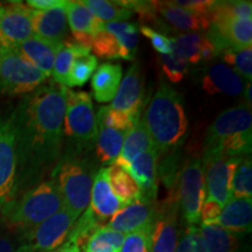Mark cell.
I'll list each match as a JSON object with an SVG mask.
<instances>
[{
	"instance_id": "603a6c76",
	"label": "cell",
	"mask_w": 252,
	"mask_h": 252,
	"mask_svg": "<svg viewBox=\"0 0 252 252\" xmlns=\"http://www.w3.org/2000/svg\"><path fill=\"white\" fill-rule=\"evenodd\" d=\"M173 52L188 63L209 62L217 55L213 43L200 33H185L172 37Z\"/></svg>"
},
{
	"instance_id": "5b68a950",
	"label": "cell",
	"mask_w": 252,
	"mask_h": 252,
	"mask_svg": "<svg viewBox=\"0 0 252 252\" xmlns=\"http://www.w3.org/2000/svg\"><path fill=\"white\" fill-rule=\"evenodd\" d=\"M68 153L53 169V181L58 186L63 208L78 219L89 207L93 179L89 165L78 156Z\"/></svg>"
},
{
	"instance_id": "c3c4849f",
	"label": "cell",
	"mask_w": 252,
	"mask_h": 252,
	"mask_svg": "<svg viewBox=\"0 0 252 252\" xmlns=\"http://www.w3.org/2000/svg\"><path fill=\"white\" fill-rule=\"evenodd\" d=\"M251 91H252V87H251V82L247 83V86L244 88L243 91V96H244V100H245V105L250 106L251 108V104H252V97H251Z\"/></svg>"
},
{
	"instance_id": "7dc6e473",
	"label": "cell",
	"mask_w": 252,
	"mask_h": 252,
	"mask_svg": "<svg viewBox=\"0 0 252 252\" xmlns=\"http://www.w3.org/2000/svg\"><path fill=\"white\" fill-rule=\"evenodd\" d=\"M0 252H15L13 244L7 237L0 236Z\"/></svg>"
},
{
	"instance_id": "f6af8a7d",
	"label": "cell",
	"mask_w": 252,
	"mask_h": 252,
	"mask_svg": "<svg viewBox=\"0 0 252 252\" xmlns=\"http://www.w3.org/2000/svg\"><path fill=\"white\" fill-rule=\"evenodd\" d=\"M222 208L219 203L215 201L206 200L201 207L200 213V220H202L203 223L206 224H212V223H216L217 220L222 213Z\"/></svg>"
},
{
	"instance_id": "7402d4cb",
	"label": "cell",
	"mask_w": 252,
	"mask_h": 252,
	"mask_svg": "<svg viewBox=\"0 0 252 252\" xmlns=\"http://www.w3.org/2000/svg\"><path fill=\"white\" fill-rule=\"evenodd\" d=\"M123 207V203L113 194L106 176V168H100L96 172L93 179L91 188L90 209L94 215L105 222L112 217Z\"/></svg>"
},
{
	"instance_id": "8992f818",
	"label": "cell",
	"mask_w": 252,
	"mask_h": 252,
	"mask_svg": "<svg viewBox=\"0 0 252 252\" xmlns=\"http://www.w3.org/2000/svg\"><path fill=\"white\" fill-rule=\"evenodd\" d=\"M65 137L75 144L74 152L91 149L97 138V119L91 96L87 91L68 89L64 121Z\"/></svg>"
},
{
	"instance_id": "44dd1931",
	"label": "cell",
	"mask_w": 252,
	"mask_h": 252,
	"mask_svg": "<svg viewBox=\"0 0 252 252\" xmlns=\"http://www.w3.org/2000/svg\"><path fill=\"white\" fill-rule=\"evenodd\" d=\"M65 4H67V0H65ZM65 4L46 9V11L34 9L32 24H33V31L36 36L52 41V42L63 43L68 33Z\"/></svg>"
},
{
	"instance_id": "d6a6232c",
	"label": "cell",
	"mask_w": 252,
	"mask_h": 252,
	"mask_svg": "<svg viewBox=\"0 0 252 252\" xmlns=\"http://www.w3.org/2000/svg\"><path fill=\"white\" fill-rule=\"evenodd\" d=\"M252 18V4L247 0H235V1H215L209 13V21L231 20V19Z\"/></svg>"
},
{
	"instance_id": "816d5d0a",
	"label": "cell",
	"mask_w": 252,
	"mask_h": 252,
	"mask_svg": "<svg viewBox=\"0 0 252 252\" xmlns=\"http://www.w3.org/2000/svg\"><path fill=\"white\" fill-rule=\"evenodd\" d=\"M0 49H1V45H0Z\"/></svg>"
},
{
	"instance_id": "9a60e30c",
	"label": "cell",
	"mask_w": 252,
	"mask_h": 252,
	"mask_svg": "<svg viewBox=\"0 0 252 252\" xmlns=\"http://www.w3.org/2000/svg\"><path fill=\"white\" fill-rule=\"evenodd\" d=\"M159 203L140 197L123 206L110 220L106 226L123 235H128L153 224Z\"/></svg>"
},
{
	"instance_id": "e575fe53",
	"label": "cell",
	"mask_w": 252,
	"mask_h": 252,
	"mask_svg": "<svg viewBox=\"0 0 252 252\" xmlns=\"http://www.w3.org/2000/svg\"><path fill=\"white\" fill-rule=\"evenodd\" d=\"M232 198H251L252 161L251 156L243 157L236 168L231 184Z\"/></svg>"
},
{
	"instance_id": "7a4b0ae2",
	"label": "cell",
	"mask_w": 252,
	"mask_h": 252,
	"mask_svg": "<svg viewBox=\"0 0 252 252\" xmlns=\"http://www.w3.org/2000/svg\"><path fill=\"white\" fill-rule=\"evenodd\" d=\"M143 121L160 156L174 151L184 141L188 128L181 94L162 82L147 105Z\"/></svg>"
},
{
	"instance_id": "ac0fdd59",
	"label": "cell",
	"mask_w": 252,
	"mask_h": 252,
	"mask_svg": "<svg viewBox=\"0 0 252 252\" xmlns=\"http://www.w3.org/2000/svg\"><path fill=\"white\" fill-rule=\"evenodd\" d=\"M154 21L161 18L165 23L181 32L203 31L209 28L210 21L206 15L195 13L173 4V1H150Z\"/></svg>"
},
{
	"instance_id": "ba28073f",
	"label": "cell",
	"mask_w": 252,
	"mask_h": 252,
	"mask_svg": "<svg viewBox=\"0 0 252 252\" xmlns=\"http://www.w3.org/2000/svg\"><path fill=\"white\" fill-rule=\"evenodd\" d=\"M175 194L179 210L187 224H197L201 207L206 201V182L200 158L188 159L182 166L176 180Z\"/></svg>"
},
{
	"instance_id": "4316f807",
	"label": "cell",
	"mask_w": 252,
	"mask_h": 252,
	"mask_svg": "<svg viewBox=\"0 0 252 252\" xmlns=\"http://www.w3.org/2000/svg\"><path fill=\"white\" fill-rule=\"evenodd\" d=\"M97 159L100 165L111 166L121 154L126 132L100 124H97Z\"/></svg>"
},
{
	"instance_id": "7c38bea8",
	"label": "cell",
	"mask_w": 252,
	"mask_h": 252,
	"mask_svg": "<svg viewBox=\"0 0 252 252\" xmlns=\"http://www.w3.org/2000/svg\"><path fill=\"white\" fill-rule=\"evenodd\" d=\"M243 158V157H242ZM242 158L224 156L202 157V165L208 200L224 207L231 200V184L235 171Z\"/></svg>"
},
{
	"instance_id": "1f68e13d",
	"label": "cell",
	"mask_w": 252,
	"mask_h": 252,
	"mask_svg": "<svg viewBox=\"0 0 252 252\" xmlns=\"http://www.w3.org/2000/svg\"><path fill=\"white\" fill-rule=\"evenodd\" d=\"M83 4L102 23H123L130 19L133 12L124 7L121 1H108V0H86Z\"/></svg>"
},
{
	"instance_id": "681fc988",
	"label": "cell",
	"mask_w": 252,
	"mask_h": 252,
	"mask_svg": "<svg viewBox=\"0 0 252 252\" xmlns=\"http://www.w3.org/2000/svg\"><path fill=\"white\" fill-rule=\"evenodd\" d=\"M47 252H81V251L78 250V249L75 247V245H72L70 243H67V242H65V243L63 244L62 247L56 249V250L47 251Z\"/></svg>"
},
{
	"instance_id": "74e56055",
	"label": "cell",
	"mask_w": 252,
	"mask_h": 252,
	"mask_svg": "<svg viewBox=\"0 0 252 252\" xmlns=\"http://www.w3.org/2000/svg\"><path fill=\"white\" fill-rule=\"evenodd\" d=\"M223 60L237 72L243 80L251 82L252 78V48L228 49L222 53ZM225 63V64H226Z\"/></svg>"
},
{
	"instance_id": "277c9868",
	"label": "cell",
	"mask_w": 252,
	"mask_h": 252,
	"mask_svg": "<svg viewBox=\"0 0 252 252\" xmlns=\"http://www.w3.org/2000/svg\"><path fill=\"white\" fill-rule=\"evenodd\" d=\"M63 208L62 197L54 181L40 182L0 212L2 223L20 234L35 228Z\"/></svg>"
},
{
	"instance_id": "3957f363",
	"label": "cell",
	"mask_w": 252,
	"mask_h": 252,
	"mask_svg": "<svg viewBox=\"0 0 252 252\" xmlns=\"http://www.w3.org/2000/svg\"><path fill=\"white\" fill-rule=\"evenodd\" d=\"M251 150V108L244 103L220 112L208 127L204 138L203 157L242 158L250 156Z\"/></svg>"
},
{
	"instance_id": "ee69618b",
	"label": "cell",
	"mask_w": 252,
	"mask_h": 252,
	"mask_svg": "<svg viewBox=\"0 0 252 252\" xmlns=\"http://www.w3.org/2000/svg\"><path fill=\"white\" fill-rule=\"evenodd\" d=\"M173 4L209 18V13L215 1L214 0H184V1L179 0V1H173Z\"/></svg>"
},
{
	"instance_id": "60d3db41",
	"label": "cell",
	"mask_w": 252,
	"mask_h": 252,
	"mask_svg": "<svg viewBox=\"0 0 252 252\" xmlns=\"http://www.w3.org/2000/svg\"><path fill=\"white\" fill-rule=\"evenodd\" d=\"M152 224L125 236L119 252H150Z\"/></svg>"
},
{
	"instance_id": "f1b7e54d",
	"label": "cell",
	"mask_w": 252,
	"mask_h": 252,
	"mask_svg": "<svg viewBox=\"0 0 252 252\" xmlns=\"http://www.w3.org/2000/svg\"><path fill=\"white\" fill-rule=\"evenodd\" d=\"M106 176L113 194L118 197L123 206L141 197L139 187L124 168L117 165H111L106 168Z\"/></svg>"
},
{
	"instance_id": "836d02e7",
	"label": "cell",
	"mask_w": 252,
	"mask_h": 252,
	"mask_svg": "<svg viewBox=\"0 0 252 252\" xmlns=\"http://www.w3.org/2000/svg\"><path fill=\"white\" fill-rule=\"evenodd\" d=\"M125 235L104 225L94 234L84 252H119Z\"/></svg>"
},
{
	"instance_id": "d590c367",
	"label": "cell",
	"mask_w": 252,
	"mask_h": 252,
	"mask_svg": "<svg viewBox=\"0 0 252 252\" xmlns=\"http://www.w3.org/2000/svg\"><path fill=\"white\" fill-rule=\"evenodd\" d=\"M98 67V60L94 55L76 56L69 71L67 88L82 87L89 81L94 71Z\"/></svg>"
},
{
	"instance_id": "ab89813d",
	"label": "cell",
	"mask_w": 252,
	"mask_h": 252,
	"mask_svg": "<svg viewBox=\"0 0 252 252\" xmlns=\"http://www.w3.org/2000/svg\"><path fill=\"white\" fill-rule=\"evenodd\" d=\"M160 64H161L163 75L172 83H178L182 81V78L188 72L189 63L185 61L181 56L175 54L174 52H172V54L160 56Z\"/></svg>"
},
{
	"instance_id": "83f0119b",
	"label": "cell",
	"mask_w": 252,
	"mask_h": 252,
	"mask_svg": "<svg viewBox=\"0 0 252 252\" xmlns=\"http://www.w3.org/2000/svg\"><path fill=\"white\" fill-rule=\"evenodd\" d=\"M206 252H238L239 236L216 223H202L200 228Z\"/></svg>"
},
{
	"instance_id": "d6986e66",
	"label": "cell",
	"mask_w": 252,
	"mask_h": 252,
	"mask_svg": "<svg viewBox=\"0 0 252 252\" xmlns=\"http://www.w3.org/2000/svg\"><path fill=\"white\" fill-rule=\"evenodd\" d=\"M245 81L224 62H216L210 64L204 72L201 87L209 94H223L228 96L243 94Z\"/></svg>"
},
{
	"instance_id": "b9f144b4",
	"label": "cell",
	"mask_w": 252,
	"mask_h": 252,
	"mask_svg": "<svg viewBox=\"0 0 252 252\" xmlns=\"http://www.w3.org/2000/svg\"><path fill=\"white\" fill-rule=\"evenodd\" d=\"M175 252H206L200 228L188 224L181 235V238L179 239Z\"/></svg>"
},
{
	"instance_id": "e0dca14e",
	"label": "cell",
	"mask_w": 252,
	"mask_h": 252,
	"mask_svg": "<svg viewBox=\"0 0 252 252\" xmlns=\"http://www.w3.org/2000/svg\"><path fill=\"white\" fill-rule=\"evenodd\" d=\"M68 26L72 40L87 49H91L94 37L103 31L104 23L98 20L83 4V1H68L65 4Z\"/></svg>"
},
{
	"instance_id": "bcb514c9",
	"label": "cell",
	"mask_w": 252,
	"mask_h": 252,
	"mask_svg": "<svg viewBox=\"0 0 252 252\" xmlns=\"http://www.w3.org/2000/svg\"><path fill=\"white\" fill-rule=\"evenodd\" d=\"M64 4L65 0H30L27 1L28 7L35 9V11H46V9L58 7V6Z\"/></svg>"
},
{
	"instance_id": "52a82bcc",
	"label": "cell",
	"mask_w": 252,
	"mask_h": 252,
	"mask_svg": "<svg viewBox=\"0 0 252 252\" xmlns=\"http://www.w3.org/2000/svg\"><path fill=\"white\" fill-rule=\"evenodd\" d=\"M48 76L21 58L13 48L0 49V94H27L35 91Z\"/></svg>"
},
{
	"instance_id": "4fadbf2b",
	"label": "cell",
	"mask_w": 252,
	"mask_h": 252,
	"mask_svg": "<svg viewBox=\"0 0 252 252\" xmlns=\"http://www.w3.org/2000/svg\"><path fill=\"white\" fill-rule=\"evenodd\" d=\"M34 9L21 2L0 5V45L5 48H15L34 35Z\"/></svg>"
},
{
	"instance_id": "9c48e42d",
	"label": "cell",
	"mask_w": 252,
	"mask_h": 252,
	"mask_svg": "<svg viewBox=\"0 0 252 252\" xmlns=\"http://www.w3.org/2000/svg\"><path fill=\"white\" fill-rule=\"evenodd\" d=\"M76 217L62 208L35 228L20 234V245L15 252H47L62 247L76 222Z\"/></svg>"
},
{
	"instance_id": "484cf974",
	"label": "cell",
	"mask_w": 252,
	"mask_h": 252,
	"mask_svg": "<svg viewBox=\"0 0 252 252\" xmlns=\"http://www.w3.org/2000/svg\"><path fill=\"white\" fill-rule=\"evenodd\" d=\"M153 147L154 145L149 134V131L145 126L144 121L140 118V121L135 123L133 127L126 133L121 154L116 159L115 163L131 162L140 154L147 152Z\"/></svg>"
},
{
	"instance_id": "ffe728a7",
	"label": "cell",
	"mask_w": 252,
	"mask_h": 252,
	"mask_svg": "<svg viewBox=\"0 0 252 252\" xmlns=\"http://www.w3.org/2000/svg\"><path fill=\"white\" fill-rule=\"evenodd\" d=\"M63 43H56L33 35L25 42L15 47V52L31 65L50 76L59 49Z\"/></svg>"
},
{
	"instance_id": "6da1fadb",
	"label": "cell",
	"mask_w": 252,
	"mask_h": 252,
	"mask_svg": "<svg viewBox=\"0 0 252 252\" xmlns=\"http://www.w3.org/2000/svg\"><path fill=\"white\" fill-rule=\"evenodd\" d=\"M68 88H37L12 112L17 134L18 191L36 184L61 156Z\"/></svg>"
},
{
	"instance_id": "f907efd6",
	"label": "cell",
	"mask_w": 252,
	"mask_h": 252,
	"mask_svg": "<svg viewBox=\"0 0 252 252\" xmlns=\"http://www.w3.org/2000/svg\"><path fill=\"white\" fill-rule=\"evenodd\" d=\"M238 252H251V249H250V247H245L243 249H241Z\"/></svg>"
},
{
	"instance_id": "5bb4252c",
	"label": "cell",
	"mask_w": 252,
	"mask_h": 252,
	"mask_svg": "<svg viewBox=\"0 0 252 252\" xmlns=\"http://www.w3.org/2000/svg\"><path fill=\"white\" fill-rule=\"evenodd\" d=\"M145 99V80L139 63H133L121 81L115 98L110 108L140 119Z\"/></svg>"
},
{
	"instance_id": "cb8c5ba5",
	"label": "cell",
	"mask_w": 252,
	"mask_h": 252,
	"mask_svg": "<svg viewBox=\"0 0 252 252\" xmlns=\"http://www.w3.org/2000/svg\"><path fill=\"white\" fill-rule=\"evenodd\" d=\"M216 224L236 235L250 232L252 224L251 198H231L222 208Z\"/></svg>"
},
{
	"instance_id": "8d00e7d4",
	"label": "cell",
	"mask_w": 252,
	"mask_h": 252,
	"mask_svg": "<svg viewBox=\"0 0 252 252\" xmlns=\"http://www.w3.org/2000/svg\"><path fill=\"white\" fill-rule=\"evenodd\" d=\"M91 49L103 60H125V54L118 37L111 33L102 31L94 37Z\"/></svg>"
},
{
	"instance_id": "30bf717a",
	"label": "cell",
	"mask_w": 252,
	"mask_h": 252,
	"mask_svg": "<svg viewBox=\"0 0 252 252\" xmlns=\"http://www.w3.org/2000/svg\"><path fill=\"white\" fill-rule=\"evenodd\" d=\"M18 194L17 134L11 113L0 117V212Z\"/></svg>"
},
{
	"instance_id": "4dcf8cb0",
	"label": "cell",
	"mask_w": 252,
	"mask_h": 252,
	"mask_svg": "<svg viewBox=\"0 0 252 252\" xmlns=\"http://www.w3.org/2000/svg\"><path fill=\"white\" fill-rule=\"evenodd\" d=\"M88 54H90V49L77 45L74 40L63 41V45L59 49L54 61V67H53L52 71L53 78H54L53 82L60 84V86L67 87L69 71H70L75 58Z\"/></svg>"
},
{
	"instance_id": "d4e9b609",
	"label": "cell",
	"mask_w": 252,
	"mask_h": 252,
	"mask_svg": "<svg viewBox=\"0 0 252 252\" xmlns=\"http://www.w3.org/2000/svg\"><path fill=\"white\" fill-rule=\"evenodd\" d=\"M123 68L119 63L104 62L97 67L93 78L91 89L94 99L99 103L112 102L121 84Z\"/></svg>"
},
{
	"instance_id": "2e32d148",
	"label": "cell",
	"mask_w": 252,
	"mask_h": 252,
	"mask_svg": "<svg viewBox=\"0 0 252 252\" xmlns=\"http://www.w3.org/2000/svg\"><path fill=\"white\" fill-rule=\"evenodd\" d=\"M160 154L156 147L140 154L131 162L113 163L130 174L140 189L141 197L156 201L158 194V166Z\"/></svg>"
},
{
	"instance_id": "7bdbcfd3",
	"label": "cell",
	"mask_w": 252,
	"mask_h": 252,
	"mask_svg": "<svg viewBox=\"0 0 252 252\" xmlns=\"http://www.w3.org/2000/svg\"><path fill=\"white\" fill-rule=\"evenodd\" d=\"M140 32L151 41L153 48L156 49L158 53H160L161 55L172 54L173 52L172 37H168L166 34L160 33V32L156 31L152 27L146 26V25L140 26Z\"/></svg>"
},
{
	"instance_id": "f35d334b",
	"label": "cell",
	"mask_w": 252,
	"mask_h": 252,
	"mask_svg": "<svg viewBox=\"0 0 252 252\" xmlns=\"http://www.w3.org/2000/svg\"><path fill=\"white\" fill-rule=\"evenodd\" d=\"M96 119L97 124L124 131L126 133L133 127L135 123L140 121V119H134L127 113L118 111V110L110 108V106H100L97 111Z\"/></svg>"
},
{
	"instance_id": "f546056e",
	"label": "cell",
	"mask_w": 252,
	"mask_h": 252,
	"mask_svg": "<svg viewBox=\"0 0 252 252\" xmlns=\"http://www.w3.org/2000/svg\"><path fill=\"white\" fill-rule=\"evenodd\" d=\"M104 225L105 222L94 215L90 207L87 208L86 212L80 216V220H76L72 225L67 243L75 245L81 252H84L91 237Z\"/></svg>"
},
{
	"instance_id": "8fae6325",
	"label": "cell",
	"mask_w": 252,
	"mask_h": 252,
	"mask_svg": "<svg viewBox=\"0 0 252 252\" xmlns=\"http://www.w3.org/2000/svg\"><path fill=\"white\" fill-rule=\"evenodd\" d=\"M179 204L175 189L159 203L151 231L150 252H175L180 239Z\"/></svg>"
}]
</instances>
